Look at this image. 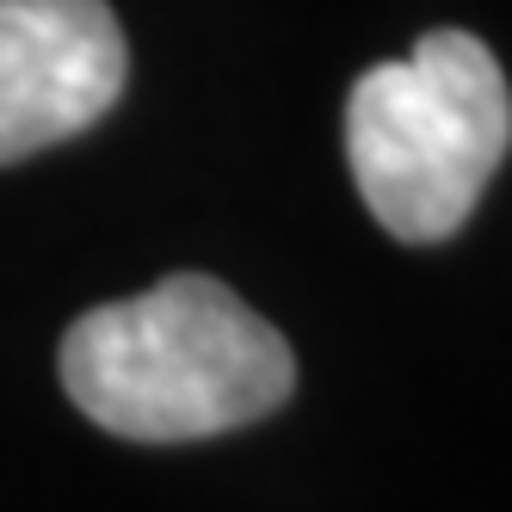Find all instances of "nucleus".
Segmentation results:
<instances>
[{"instance_id": "nucleus-1", "label": "nucleus", "mask_w": 512, "mask_h": 512, "mask_svg": "<svg viewBox=\"0 0 512 512\" xmlns=\"http://www.w3.org/2000/svg\"><path fill=\"white\" fill-rule=\"evenodd\" d=\"M62 389L93 426L130 445H192L278 414L297 389V358L229 284L173 272L68 327Z\"/></svg>"}, {"instance_id": "nucleus-2", "label": "nucleus", "mask_w": 512, "mask_h": 512, "mask_svg": "<svg viewBox=\"0 0 512 512\" xmlns=\"http://www.w3.org/2000/svg\"><path fill=\"white\" fill-rule=\"evenodd\" d=\"M512 149V93L475 31L426 38L346 93V161L364 210L408 241H451Z\"/></svg>"}, {"instance_id": "nucleus-3", "label": "nucleus", "mask_w": 512, "mask_h": 512, "mask_svg": "<svg viewBox=\"0 0 512 512\" xmlns=\"http://www.w3.org/2000/svg\"><path fill=\"white\" fill-rule=\"evenodd\" d=\"M130 81L105 0H0V167L93 130Z\"/></svg>"}]
</instances>
